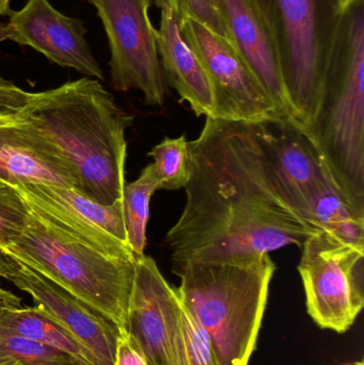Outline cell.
<instances>
[{
  "label": "cell",
  "instance_id": "obj_9",
  "mask_svg": "<svg viewBox=\"0 0 364 365\" xmlns=\"http://www.w3.org/2000/svg\"><path fill=\"white\" fill-rule=\"evenodd\" d=\"M180 26L211 85L215 105L213 118L284 123L260 81L229 38L192 19H185Z\"/></svg>",
  "mask_w": 364,
  "mask_h": 365
},
{
  "label": "cell",
  "instance_id": "obj_7",
  "mask_svg": "<svg viewBox=\"0 0 364 365\" xmlns=\"http://www.w3.org/2000/svg\"><path fill=\"white\" fill-rule=\"evenodd\" d=\"M298 272L310 317L323 329L343 334L364 304V248L326 231L308 236Z\"/></svg>",
  "mask_w": 364,
  "mask_h": 365
},
{
  "label": "cell",
  "instance_id": "obj_18",
  "mask_svg": "<svg viewBox=\"0 0 364 365\" xmlns=\"http://www.w3.org/2000/svg\"><path fill=\"white\" fill-rule=\"evenodd\" d=\"M0 332L29 339L85 364L96 365L91 353L76 338L36 306L1 311Z\"/></svg>",
  "mask_w": 364,
  "mask_h": 365
},
{
  "label": "cell",
  "instance_id": "obj_6",
  "mask_svg": "<svg viewBox=\"0 0 364 365\" xmlns=\"http://www.w3.org/2000/svg\"><path fill=\"white\" fill-rule=\"evenodd\" d=\"M273 41L299 130L318 113L340 8L337 0H251Z\"/></svg>",
  "mask_w": 364,
  "mask_h": 365
},
{
  "label": "cell",
  "instance_id": "obj_16",
  "mask_svg": "<svg viewBox=\"0 0 364 365\" xmlns=\"http://www.w3.org/2000/svg\"><path fill=\"white\" fill-rule=\"evenodd\" d=\"M265 138L276 173L291 202L309 222L312 203L333 179L311 141L295 126L266 124Z\"/></svg>",
  "mask_w": 364,
  "mask_h": 365
},
{
  "label": "cell",
  "instance_id": "obj_25",
  "mask_svg": "<svg viewBox=\"0 0 364 365\" xmlns=\"http://www.w3.org/2000/svg\"><path fill=\"white\" fill-rule=\"evenodd\" d=\"M173 1L179 15L180 24L185 19H192L202 24L219 36L229 38L214 0H173Z\"/></svg>",
  "mask_w": 364,
  "mask_h": 365
},
{
  "label": "cell",
  "instance_id": "obj_23",
  "mask_svg": "<svg viewBox=\"0 0 364 365\" xmlns=\"http://www.w3.org/2000/svg\"><path fill=\"white\" fill-rule=\"evenodd\" d=\"M181 364L222 365L211 339L182 304Z\"/></svg>",
  "mask_w": 364,
  "mask_h": 365
},
{
  "label": "cell",
  "instance_id": "obj_11",
  "mask_svg": "<svg viewBox=\"0 0 364 365\" xmlns=\"http://www.w3.org/2000/svg\"><path fill=\"white\" fill-rule=\"evenodd\" d=\"M181 308L177 289L155 261L136 255L126 330L150 364L182 365Z\"/></svg>",
  "mask_w": 364,
  "mask_h": 365
},
{
  "label": "cell",
  "instance_id": "obj_8",
  "mask_svg": "<svg viewBox=\"0 0 364 365\" xmlns=\"http://www.w3.org/2000/svg\"><path fill=\"white\" fill-rule=\"evenodd\" d=\"M95 6L110 48L111 85L115 91L138 90L149 106L162 107L166 83L158 55L152 0H87Z\"/></svg>",
  "mask_w": 364,
  "mask_h": 365
},
{
  "label": "cell",
  "instance_id": "obj_33",
  "mask_svg": "<svg viewBox=\"0 0 364 365\" xmlns=\"http://www.w3.org/2000/svg\"><path fill=\"white\" fill-rule=\"evenodd\" d=\"M343 365H364L363 360H360V361L357 362H353V364H343Z\"/></svg>",
  "mask_w": 364,
  "mask_h": 365
},
{
  "label": "cell",
  "instance_id": "obj_15",
  "mask_svg": "<svg viewBox=\"0 0 364 365\" xmlns=\"http://www.w3.org/2000/svg\"><path fill=\"white\" fill-rule=\"evenodd\" d=\"M216 6L229 40L260 81L282 122L299 130L296 113L282 78L275 46L254 2L251 0H217Z\"/></svg>",
  "mask_w": 364,
  "mask_h": 365
},
{
  "label": "cell",
  "instance_id": "obj_5",
  "mask_svg": "<svg viewBox=\"0 0 364 365\" xmlns=\"http://www.w3.org/2000/svg\"><path fill=\"white\" fill-rule=\"evenodd\" d=\"M28 208L23 233L0 251L83 300L120 329H126L136 257L121 259L100 252Z\"/></svg>",
  "mask_w": 364,
  "mask_h": 365
},
{
  "label": "cell",
  "instance_id": "obj_20",
  "mask_svg": "<svg viewBox=\"0 0 364 365\" xmlns=\"http://www.w3.org/2000/svg\"><path fill=\"white\" fill-rule=\"evenodd\" d=\"M160 181L153 164H149L138 179L124 185L122 192L124 222L128 242L135 255H145L147 227L150 218V202Z\"/></svg>",
  "mask_w": 364,
  "mask_h": 365
},
{
  "label": "cell",
  "instance_id": "obj_26",
  "mask_svg": "<svg viewBox=\"0 0 364 365\" xmlns=\"http://www.w3.org/2000/svg\"><path fill=\"white\" fill-rule=\"evenodd\" d=\"M33 93L0 77V120L14 118L31 100Z\"/></svg>",
  "mask_w": 364,
  "mask_h": 365
},
{
  "label": "cell",
  "instance_id": "obj_3",
  "mask_svg": "<svg viewBox=\"0 0 364 365\" xmlns=\"http://www.w3.org/2000/svg\"><path fill=\"white\" fill-rule=\"evenodd\" d=\"M307 138L336 186L364 216V0L341 9Z\"/></svg>",
  "mask_w": 364,
  "mask_h": 365
},
{
  "label": "cell",
  "instance_id": "obj_27",
  "mask_svg": "<svg viewBox=\"0 0 364 365\" xmlns=\"http://www.w3.org/2000/svg\"><path fill=\"white\" fill-rule=\"evenodd\" d=\"M115 365H151L126 329H120L115 349Z\"/></svg>",
  "mask_w": 364,
  "mask_h": 365
},
{
  "label": "cell",
  "instance_id": "obj_28",
  "mask_svg": "<svg viewBox=\"0 0 364 365\" xmlns=\"http://www.w3.org/2000/svg\"><path fill=\"white\" fill-rule=\"evenodd\" d=\"M21 306V299L12 292L0 287V312L6 309L16 308Z\"/></svg>",
  "mask_w": 364,
  "mask_h": 365
},
{
  "label": "cell",
  "instance_id": "obj_14",
  "mask_svg": "<svg viewBox=\"0 0 364 365\" xmlns=\"http://www.w3.org/2000/svg\"><path fill=\"white\" fill-rule=\"evenodd\" d=\"M0 181L13 187L42 184L83 193L78 175L63 153L14 118L0 120Z\"/></svg>",
  "mask_w": 364,
  "mask_h": 365
},
{
  "label": "cell",
  "instance_id": "obj_1",
  "mask_svg": "<svg viewBox=\"0 0 364 365\" xmlns=\"http://www.w3.org/2000/svg\"><path fill=\"white\" fill-rule=\"evenodd\" d=\"M266 124L207 117L189 141L186 203L166 242L172 267L269 255L318 232L295 208L267 149Z\"/></svg>",
  "mask_w": 364,
  "mask_h": 365
},
{
  "label": "cell",
  "instance_id": "obj_34",
  "mask_svg": "<svg viewBox=\"0 0 364 365\" xmlns=\"http://www.w3.org/2000/svg\"><path fill=\"white\" fill-rule=\"evenodd\" d=\"M214 2H215V4H216V2H217V0H214Z\"/></svg>",
  "mask_w": 364,
  "mask_h": 365
},
{
  "label": "cell",
  "instance_id": "obj_21",
  "mask_svg": "<svg viewBox=\"0 0 364 365\" xmlns=\"http://www.w3.org/2000/svg\"><path fill=\"white\" fill-rule=\"evenodd\" d=\"M188 143L185 134L177 138L167 137L150 152L162 190H177L187 184L189 180Z\"/></svg>",
  "mask_w": 364,
  "mask_h": 365
},
{
  "label": "cell",
  "instance_id": "obj_24",
  "mask_svg": "<svg viewBox=\"0 0 364 365\" xmlns=\"http://www.w3.org/2000/svg\"><path fill=\"white\" fill-rule=\"evenodd\" d=\"M28 212L29 208L16 189L0 181V250L8 248L23 233Z\"/></svg>",
  "mask_w": 364,
  "mask_h": 365
},
{
  "label": "cell",
  "instance_id": "obj_4",
  "mask_svg": "<svg viewBox=\"0 0 364 365\" xmlns=\"http://www.w3.org/2000/svg\"><path fill=\"white\" fill-rule=\"evenodd\" d=\"M180 302L213 343L222 365H248L256 346L276 264L269 255L172 267Z\"/></svg>",
  "mask_w": 364,
  "mask_h": 365
},
{
  "label": "cell",
  "instance_id": "obj_13",
  "mask_svg": "<svg viewBox=\"0 0 364 365\" xmlns=\"http://www.w3.org/2000/svg\"><path fill=\"white\" fill-rule=\"evenodd\" d=\"M9 17V40L32 47L62 68L104 79L85 40L87 28L80 19L62 14L47 0H28L21 10H12Z\"/></svg>",
  "mask_w": 364,
  "mask_h": 365
},
{
  "label": "cell",
  "instance_id": "obj_31",
  "mask_svg": "<svg viewBox=\"0 0 364 365\" xmlns=\"http://www.w3.org/2000/svg\"><path fill=\"white\" fill-rule=\"evenodd\" d=\"M10 38V28L8 24L0 21V43Z\"/></svg>",
  "mask_w": 364,
  "mask_h": 365
},
{
  "label": "cell",
  "instance_id": "obj_29",
  "mask_svg": "<svg viewBox=\"0 0 364 365\" xmlns=\"http://www.w3.org/2000/svg\"><path fill=\"white\" fill-rule=\"evenodd\" d=\"M11 270L10 259L0 251V279L8 278Z\"/></svg>",
  "mask_w": 364,
  "mask_h": 365
},
{
  "label": "cell",
  "instance_id": "obj_2",
  "mask_svg": "<svg viewBox=\"0 0 364 365\" xmlns=\"http://www.w3.org/2000/svg\"><path fill=\"white\" fill-rule=\"evenodd\" d=\"M14 119L63 153L85 197L105 205L122 199L132 118L100 81L83 77L36 92Z\"/></svg>",
  "mask_w": 364,
  "mask_h": 365
},
{
  "label": "cell",
  "instance_id": "obj_30",
  "mask_svg": "<svg viewBox=\"0 0 364 365\" xmlns=\"http://www.w3.org/2000/svg\"><path fill=\"white\" fill-rule=\"evenodd\" d=\"M11 1L12 0H0V16H9L11 14Z\"/></svg>",
  "mask_w": 364,
  "mask_h": 365
},
{
  "label": "cell",
  "instance_id": "obj_32",
  "mask_svg": "<svg viewBox=\"0 0 364 365\" xmlns=\"http://www.w3.org/2000/svg\"><path fill=\"white\" fill-rule=\"evenodd\" d=\"M338 4H339L340 8H343V6H345L346 4H348V2L352 1V0H337Z\"/></svg>",
  "mask_w": 364,
  "mask_h": 365
},
{
  "label": "cell",
  "instance_id": "obj_12",
  "mask_svg": "<svg viewBox=\"0 0 364 365\" xmlns=\"http://www.w3.org/2000/svg\"><path fill=\"white\" fill-rule=\"evenodd\" d=\"M8 257L11 270L6 280L28 294L38 308L76 338L91 353L96 365H115L120 328L46 277Z\"/></svg>",
  "mask_w": 364,
  "mask_h": 365
},
{
  "label": "cell",
  "instance_id": "obj_10",
  "mask_svg": "<svg viewBox=\"0 0 364 365\" xmlns=\"http://www.w3.org/2000/svg\"><path fill=\"white\" fill-rule=\"evenodd\" d=\"M14 188L28 207L83 244L111 257H136L128 242L122 199L105 205L76 189L42 184Z\"/></svg>",
  "mask_w": 364,
  "mask_h": 365
},
{
  "label": "cell",
  "instance_id": "obj_19",
  "mask_svg": "<svg viewBox=\"0 0 364 365\" xmlns=\"http://www.w3.org/2000/svg\"><path fill=\"white\" fill-rule=\"evenodd\" d=\"M309 222L348 244L364 248V216L352 207L333 180L312 203Z\"/></svg>",
  "mask_w": 364,
  "mask_h": 365
},
{
  "label": "cell",
  "instance_id": "obj_17",
  "mask_svg": "<svg viewBox=\"0 0 364 365\" xmlns=\"http://www.w3.org/2000/svg\"><path fill=\"white\" fill-rule=\"evenodd\" d=\"M155 4L160 10L156 42L165 78L197 117L213 118L215 105L211 85L198 57L182 34L175 1L155 0Z\"/></svg>",
  "mask_w": 364,
  "mask_h": 365
},
{
  "label": "cell",
  "instance_id": "obj_22",
  "mask_svg": "<svg viewBox=\"0 0 364 365\" xmlns=\"http://www.w3.org/2000/svg\"><path fill=\"white\" fill-rule=\"evenodd\" d=\"M0 365H88L16 334L0 332Z\"/></svg>",
  "mask_w": 364,
  "mask_h": 365
}]
</instances>
